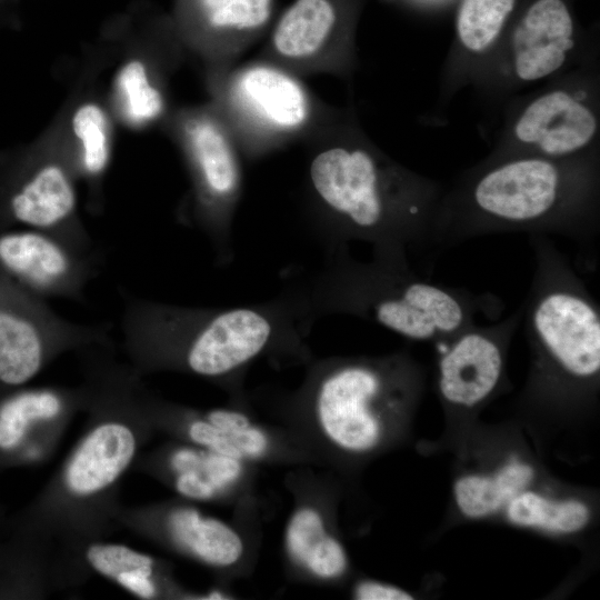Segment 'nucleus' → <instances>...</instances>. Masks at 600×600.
Segmentation results:
<instances>
[{
	"label": "nucleus",
	"mask_w": 600,
	"mask_h": 600,
	"mask_svg": "<svg viewBox=\"0 0 600 600\" xmlns=\"http://www.w3.org/2000/svg\"><path fill=\"white\" fill-rule=\"evenodd\" d=\"M208 24L218 30H254L267 23L272 0H198Z\"/></svg>",
	"instance_id": "5701e85b"
},
{
	"label": "nucleus",
	"mask_w": 600,
	"mask_h": 600,
	"mask_svg": "<svg viewBox=\"0 0 600 600\" xmlns=\"http://www.w3.org/2000/svg\"><path fill=\"white\" fill-rule=\"evenodd\" d=\"M88 564L129 593L151 599L158 594L154 560L140 551L118 543H92L86 550Z\"/></svg>",
	"instance_id": "a211bd4d"
},
{
	"label": "nucleus",
	"mask_w": 600,
	"mask_h": 600,
	"mask_svg": "<svg viewBox=\"0 0 600 600\" xmlns=\"http://www.w3.org/2000/svg\"><path fill=\"white\" fill-rule=\"evenodd\" d=\"M533 474L529 464L513 460L492 476H464L454 484L457 504L470 518L493 513L523 491Z\"/></svg>",
	"instance_id": "f3484780"
},
{
	"label": "nucleus",
	"mask_w": 600,
	"mask_h": 600,
	"mask_svg": "<svg viewBox=\"0 0 600 600\" xmlns=\"http://www.w3.org/2000/svg\"><path fill=\"white\" fill-rule=\"evenodd\" d=\"M77 400L57 388L22 387L0 396V468L24 462L32 436L61 418Z\"/></svg>",
	"instance_id": "9b49d317"
},
{
	"label": "nucleus",
	"mask_w": 600,
	"mask_h": 600,
	"mask_svg": "<svg viewBox=\"0 0 600 600\" xmlns=\"http://www.w3.org/2000/svg\"><path fill=\"white\" fill-rule=\"evenodd\" d=\"M71 130L80 144V169L88 179H99L111 158L109 120L104 110L92 101L80 104L72 113Z\"/></svg>",
	"instance_id": "aec40b11"
},
{
	"label": "nucleus",
	"mask_w": 600,
	"mask_h": 600,
	"mask_svg": "<svg viewBox=\"0 0 600 600\" xmlns=\"http://www.w3.org/2000/svg\"><path fill=\"white\" fill-rule=\"evenodd\" d=\"M301 566L318 578H338L347 568L344 549L336 538L327 532L312 546Z\"/></svg>",
	"instance_id": "a878e982"
},
{
	"label": "nucleus",
	"mask_w": 600,
	"mask_h": 600,
	"mask_svg": "<svg viewBox=\"0 0 600 600\" xmlns=\"http://www.w3.org/2000/svg\"><path fill=\"white\" fill-rule=\"evenodd\" d=\"M511 522L554 532H574L589 521V508L578 500H550L532 491H521L507 504Z\"/></svg>",
	"instance_id": "6ab92c4d"
},
{
	"label": "nucleus",
	"mask_w": 600,
	"mask_h": 600,
	"mask_svg": "<svg viewBox=\"0 0 600 600\" xmlns=\"http://www.w3.org/2000/svg\"><path fill=\"white\" fill-rule=\"evenodd\" d=\"M186 137L206 192L212 198L231 194L238 184V167L220 127L210 119H196L187 124Z\"/></svg>",
	"instance_id": "dca6fc26"
},
{
	"label": "nucleus",
	"mask_w": 600,
	"mask_h": 600,
	"mask_svg": "<svg viewBox=\"0 0 600 600\" xmlns=\"http://www.w3.org/2000/svg\"><path fill=\"white\" fill-rule=\"evenodd\" d=\"M0 271L42 299H78L93 277L90 250L37 229L0 227Z\"/></svg>",
	"instance_id": "39448f33"
},
{
	"label": "nucleus",
	"mask_w": 600,
	"mask_h": 600,
	"mask_svg": "<svg viewBox=\"0 0 600 600\" xmlns=\"http://www.w3.org/2000/svg\"><path fill=\"white\" fill-rule=\"evenodd\" d=\"M139 434L122 417L99 420L74 448L61 473L68 496L91 499L110 489L132 463Z\"/></svg>",
	"instance_id": "6e6552de"
},
{
	"label": "nucleus",
	"mask_w": 600,
	"mask_h": 600,
	"mask_svg": "<svg viewBox=\"0 0 600 600\" xmlns=\"http://www.w3.org/2000/svg\"><path fill=\"white\" fill-rule=\"evenodd\" d=\"M573 21L562 0H537L526 11L511 37L517 78L533 82L562 68L574 47Z\"/></svg>",
	"instance_id": "9d476101"
},
{
	"label": "nucleus",
	"mask_w": 600,
	"mask_h": 600,
	"mask_svg": "<svg viewBox=\"0 0 600 600\" xmlns=\"http://www.w3.org/2000/svg\"><path fill=\"white\" fill-rule=\"evenodd\" d=\"M77 203L72 173L58 160L9 162L0 171V227L47 231L90 250Z\"/></svg>",
	"instance_id": "7ed1b4c3"
},
{
	"label": "nucleus",
	"mask_w": 600,
	"mask_h": 600,
	"mask_svg": "<svg viewBox=\"0 0 600 600\" xmlns=\"http://www.w3.org/2000/svg\"><path fill=\"white\" fill-rule=\"evenodd\" d=\"M572 178L556 159L522 157L492 167L473 183L470 214L440 241L500 231H576L566 207Z\"/></svg>",
	"instance_id": "f257e3e1"
},
{
	"label": "nucleus",
	"mask_w": 600,
	"mask_h": 600,
	"mask_svg": "<svg viewBox=\"0 0 600 600\" xmlns=\"http://www.w3.org/2000/svg\"><path fill=\"white\" fill-rule=\"evenodd\" d=\"M114 87L124 114L133 123L152 121L163 111L162 93L151 82L142 60L134 58L124 62L116 74Z\"/></svg>",
	"instance_id": "4be33fe9"
},
{
	"label": "nucleus",
	"mask_w": 600,
	"mask_h": 600,
	"mask_svg": "<svg viewBox=\"0 0 600 600\" xmlns=\"http://www.w3.org/2000/svg\"><path fill=\"white\" fill-rule=\"evenodd\" d=\"M102 329L59 316L0 271V396L23 387L58 354L103 341Z\"/></svg>",
	"instance_id": "f03ea898"
},
{
	"label": "nucleus",
	"mask_w": 600,
	"mask_h": 600,
	"mask_svg": "<svg viewBox=\"0 0 600 600\" xmlns=\"http://www.w3.org/2000/svg\"><path fill=\"white\" fill-rule=\"evenodd\" d=\"M176 491L188 499L210 500L241 476V460L203 448L182 447L170 457Z\"/></svg>",
	"instance_id": "2eb2a0df"
},
{
	"label": "nucleus",
	"mask_w": 600,
	"mask_h": 600,
	"mask_svg": "<svg viewBox=\"0 0 600 600\" xmlns=\"http://www.w3.org/2000/svg\"><path fill=\"white\" fill-rule=\"evenodd\" d=\"M383 379L369 367L353 364L331 373L320 386L316 412L321 431L340 449L363 452L381 436L376 402Z\"/></svg>",
	"instance_id": "0eeeda50"
},
{
	"label": "nucleus",
	"mask_w": 600,
	"mask_h": 600,
	"mask_svg": "<svg viewBox=\"0 0 600 600\" xmlns=\"http://www.w3.org/2000/svg\"><path fill=\"white\" fill-rule=\"evenodd\" d=\"M356 598L361 600H408L412 597L393 586L374 581L361 582L356 589Z\"/></svg>",
	"instance_id": "bb28decb"
},
{
	"label": "nucleus",
	"mask_w": 600,
	"mask_h": 600,
	"mask_svg": "<svg viewBox=\"0 0 600 600\" xmlns=\"http://www.w3.org/2000/svg\"><path fill=\"white\" fill-rule=\"evenodd\" d=\"M516 0H462L457 16V33L470 52L488 50L499 37Z\"/></svg>",
	"instance_id": "412c9836"
},
{
	"label": "nucleus",
	"mask_w": 600,
	"mask_h": 600,
	"mask_svg": "<svg viewBox=\"0 0 600 600\" xmlns=\"http://www.w3.org/2000/svg\"><path fill=\"white\" fill-rule=\"evenodd\" d=\"M166 531L176 546L212 567H230L243 554V541L236 530L191 507L171 509Z\"/></svg>",
	"instance_id": "ddd939ff"
},
{
	"label": "nucleus",
	"mask_w": 600,
	"mask_h": 600,
	"mask_svg": "<svg viewBox=\"0 0 600 600\" xmlns=\"http://www.w3.org/2000/svg\"><path fill=\"white\" fill-rule=\"evenodd\" d=\"M593 111L564 90L547 92L531 101L513 128L517 140L541 157L559 159L586 148L596 136Z\"/></svg>",
	"instance_id": "1a4fd4ad"
},
{
	"label": "nucleus",
	"mask_w": 600,
	"mask_h": 600,
	"mask_svg": "<svg viewBox=\"0 0 600 600\" xmlns=\"http://www.w3.org/2000/svg\"><path fill=\"white\" fill-rule=\"evenodd\" d=\"M310 178L319 197L354 229L380 233L396 230L402 241H416L393 217L382 170L367 150L333 147L318 153Z\"/></svg>",
	"instance_id": "20e7f679"
},
{
	"label": "nucleus",
	"mask_w": 600,
	"mask_h": 600,
	"mask_svg": "<svg viewBox=\"0 0 600 600\" xmlns=\"http://www.w3.org/2000/svg\"><path fill=\"white\" fill-rule=\"evenodd\" d=\"M327 533L322 516L312 507H302L291 517L286 530V548L290 558L302 564L311 547Z\"/></svg>",
	"instance_id": "393cba45"
},
{
	"label": "nucleus",
	"mask_w": 600,
	"mask_h": 600,
	"mask_svg": "<svg viewBox=\"0 0 600 600\" xmlns=\"http://www.w3.org/2000/svg\"><path fill=\"white\" fill-rule=\"evenodd\" d=\"M204 418L218 427L236 450L240 460L263 456L269 442L266 433L253 426L249 418L236 410L216 409Z\"/></svg>",
	"instance_id": "b1692460"
},
{
	"label": "nucleus",
	"mask_w": 600,
	"mask_h": 600,
	"mask_svg": "<svg viewBox=\"0 0 600 600\" xmlns=\"http://www.w3.org/2000/svg\"><path fill=\"white\" fill-rule=\"evenodd\" d=\"M237 94L258 118L274 128H297L308 117V99L300 84L269 67L246 70L238 79Z\"/></svg>",
	"instance_id": "f8f14e48"
},
{
	"label": "nucleus",
	"mask_w": 600,
	"mask_h": 600,
	"mask_svg": "<svg viewBox=\"0 0 600 600\" xmlns=\"http://www.w3.org/2000/svg\"><path fill=\"white\" fill-rule=\"evenodd\" d=\"M339 18L336 0H294L279 18L272 44L287 58L311 57L332 36Z\"/></svg>",
	"instance_id": "4468645a"
},
{
	"label": "nucleus",
	"mask_w": 600,
	"mask_h": 600,
	"mask_svg": "<svg viewBox=\"0 0 600 600\" xmlns=\"http://www.w3.org/2000/svg\"><path fill=\"white\" fill-rule=\"evenodd\" d=\"M522 320V308L493 326L474 323L438 341L439 391L454 406L471 408L497 388L503 369V344Z\"/></svg>",
	"instance_id": "423d86ee"
}]
</instances>
